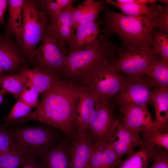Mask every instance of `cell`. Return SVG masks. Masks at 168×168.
<instances>
[{
  "label": "cell",
  "mask_w": 168,
  "mask_h": 168,
  "mask_svg": "<svg viewBox=\"0 0 168 168\" xmlns=\"http://www.w3.org/2000/svg\"><path fill=\"white\" fill-rule=\"evenodd\" d=\"M8 5V0H0V26L4 22V16Z\"/></svg>",
  "instance_id": "cell-38"
},
{
  "label": "cell",
  "mask_w": 168,
  "mask_h": 168,
  "mask_svg": "<svg viewBox=\"0 0 168 168\" xmlns=\"http://www.w3.org/2000/svg\"><path fill=\"white\" fill-rule=\"evenodd\" d=\"M147 74L154 86L168 88V64L161 59H157L150 67Z\"/></svg>",
  "instance_id": "cell-25"
},
{
  "label": "cell",
  "mask_w": 168,
  "mask_h": 168,
  "mask_svg": "<svg viewBox=\"0 0 168 168\" xmlns=\"http://www.w3.org/2000/svg\"><path fill=\"white\" fill-rule=\"evenodd\" d=\"M10 130L13 145L26 156H41L54 143L55 134L46 127H28Z\"/></svg>",
  "instance_id": "cell-5"
},
{
  "label": "cell",
  "mask_w": 168,
  "mask_h": 168,
  "mask_svg": "<svg viewBox=\"0 0 168 168\" xmlns=\"http://www.w3.org/2000/svg\"><path fill=\"white\" fill-rule=\"evenodd\" d=\"M2 38L0 36V41L2 40Z\"/></svg>",
  "instance_id": "cell-42"
},
{
  "label": "cell",
  "mask_w": 168,
  "mask_h": 168,
  "mask_svg": "<svg viewBox=\"0 0 168 168\" xmlns=\"http://www.w3.org/2000/svg\"></svg>",
  "instance_id": "cell-43"
},
{
  "label": "cell",
  "mask_w": 168,
  "mask_h": 168,
  "mask_svg": "<svg viewBox=\"0 0 168 168\" xmlns=\"http://www.w3.org/2000/svg\"><path fill=\"white\" fill-rule=\"evenodd\" d=\"M70 159L71 168H89L95 143L86 133L73 138Z\"/></svg>",
  "instance_id": "cell-16"
},
{
  "label": "cell",
  "mask_w": 168,
  "mask_h": 168,
  "mask_svg": "<svg viewBox=\"0 0 168 168\" xmlns=\"http://www.w3.org/2000/svg\"><path fill=\"white\" fill-rule=\"evenodd\" d=\"M152 49L155 55H160L162 61L168 62V36L167 34L158 30L153 32Z\"/></svg>",
  "instance_id": "cell-28"
},
{
  "label": "cell",
  "mask_w": 168,
  "mask_h": 168,
  "mask_svg": "<svg viewBox=\"0 0 168 168\" xmlns=\"http://www.w3.org/2000/svg\"><path fill=\"white\" fill-rule=\"evenodd\" d=\"M26 156L13 145L6 152L0 155V168H18L23 164Z\"/></svg>",
  "instance_id": "cell-26"
},
{
  "label": "cell",
  "mask_w": 168,
  "mask_h": 168,
  "mask_svg": "<svg viewBox=\"0 0 168 168\" xmlns=\"http://www.w3.org/2000/svg\"><path fill=\"white\" fill-rule=\"evenodd\" d=\"M109 61L99 63L82 77L83 86L100 101H108L119 91L125 77L110 66Z\"/></svg>",
  "instance_id": "cell-4"
},
{
  "label": "cell",
  "mask_w": 168,
  "mask_h": 168,
  "mask_svg": "<svg viewBox=\"0 0 168 168\" xmlns=\"http://www.w3.org/2000/svg\"><path fill=\"white\" fill-rule=\"evenodd\" d=\"M100 25L99 20L77 26L67 46V54L84 49L93 44L101 32Z\"/></svg>",
  "instance_id": "cell-15"
},
{
  "label": "cell",
  "mask_w": 168,
  "mask_h": 168,
  "mask_svg": "<svg viewBox=\"0 0 168 168\" xmlns=\"http://www.w3.org/2000/svg\"><path fill=\"white\" fill-rule=\"evenodd\" d=\"M43 2L45 9L49 17L56 14L60 9L57 3L54 0H44Z\"/></svg>",
  "instance_id": "cell-36"
},
{
  "label": "cell",
  "mask_w": 168,
  "mask_h": 168,
  "mask_svg": "<svg viewBox=\"0 0 168 168\" xmlns=\"http://www.w3.org/2000/svg\"><path fill=\"white\" fill-rule=\"evenodd\" d=\"M123 118L121 121L132 130L142 134L155 128L154 121L148 108L138 106L120 107Z\"/></svg>",
  "instance_id": "cell-13"
},
{
  "label": "cell",
  "mask_w": 168,
  "mask_h": 168,
  "mask_svg": "<svg viewBox=\"0 0 168 168\" xmlns=\"http://www.w3.org/2000/svg\"><path fill=\"white\" fill-rule=\"evenodd\" d=\"M117 51L116 46L109 38L101 35L87 48L67 54L63 74L82 78L101 62L110 61Z\"/></svg>",
  "instance_id": "cell-3"
},
{
  "label": "cell",
  "mask_w": 168,
  "mask_h": 168,
  "mask_svg": "<svg viewBox=\"0 0 168 168\" xmlns=\"http://www.w3.org/2000/svg\"><path fill=\"white\" fill-rule=\"evenodd\" d=\"M28 79L27 86L32 87L39 93H44L57 81L60 74L50 69L39 66L33 69H21Z\"/></svg>",
  "instance_id": "cell-17"
},
{
  "label": "cell",
  "mask_w": 168,
  "mask_h": 168,
  "mask_svg": "<svg viewBox=\"0 0 168 168\" xmlns=\"http://www.w3.org/2000/svg\"><path fill=\"white\" fill-rule=\"evenodd\" d=\"M39 92L32 87L27 86L23 91L18 100H21L32 108L37 107Z\"/></svg>",
  "instance_id": "cell-33"
},
{
  "label": "cell",
  "mask_w": 168,
  "mask_h": 168,
  "mask_svg": "<svg viewBox=\"0 0 168 168\" xmlns=\"http://www.w3.org/2000/svg\"><path fill=\"white\" fill-rule=\"evenodd\" d=\"M154 0H107L106 3L111 4L118 8L125 15L133 16H147L155 18L163 8L155 4Z\"/></svg>",
  "instance_id": "cell-14"
},
{
  "label": "cell",
  "mask_w": 168,
  "mask_h": 168,
  "mask_svg": "<svg viewBox=\"0 0 168 168\" xmlns=\"http://www.w3.org/2000/svg\"><path fill=\"white\" fill-rule=\"evenodd\" d=\"M118 57L109 62L111 68L128 76L147 74L157 55L153 54L152 48L138 49L123 46L117 51Z\"/></svg>",
  "instance_id": "cell-7"
},
{
  "label": "cell",
  "mask_w": 168,
  "mask_h": 168,
  "mask_svg": "<svg viewBox=\"0 0 168 168\" xmlns=\"http://www.w3.org/2000/svg\"><path fill=\"white\" fill-rule=\"evenodd\" d=\"M73 6L60 9L56 14L49 17V22L68 26L75 30V23L73 17Z\"/></svg>",
  "instance_id": "cell-30"
},
{
  "label": "cell",
  "mask_w": 168,
  "mask_h": 168,
  "mask_svg": "<svg viewBox=\"0 0 168 168\" xmlns=\"http://www.w3.org/2000/svg\"><path fill=\"white\" fill-rule=\"evenodd\" d=\"M47 23L45 14L32 1L24 0L22 13V49L30 58L34 57L35 47L41 41Z\"/></svg>",
  "instance_id": "cell-6"
},
{
  "label": "cell",
  "mask_w": 168,
  "mask_h": 168,
  "mask_svg": "<svg viewBox=\"0 0 168 168\" xmlns=\"http://www.w3.org/2000/svg\"><path fill=\"white\" fill-rule=\"evenodd\" d=\"M160 1L164 4H166L168 5V0H160Z\"/></svg>",
  "instance_id": "cell-41"
},
{
  "label": "cell",
  "mask_w": 168,
  "mask_h": 168,
  "mask_svg": "<svg viewBox=\"0 0 168 168\" xmlns=\"http://www.w3.org/2000/svg\"><path fill=\"white\" fill-rule=\"evenodd\" d=\"M100 100L88 89L81 86L75 110V123L77 134L83 135L94 117Z\"/></svg>",
  "instance_id": "cell-11"
},
{
  "label": "cell",
  "mask_w": 168,
  "mask_h": 168,
  "mask_svg": "<svg viewBox=\"0 0 168 168\" xmlns=\"http://www.w3.org/2000/svg\"><path fill=\"white\" fill-rule=\"evenodd\" d=\"M151 101L154 105L156 117L155 128L168 131V88L157 87L152 91Z\"/></svg>",
  "instance_id": "cell-18"
},
{
  "label": "cell",
  "mask_w": 168,
  "mask_h": 168,
  "mask_svg": "<svg viewBox=\"0 0 168 168\" xmlns=\"http://www.w3.org/2000/svg\"><path fill=\"white\" fill-rule=\"evenodd\" d=\"M27 82L26 76L21 69L18 74L3 76L0 78V92L3 94L9 93L17 99L27 87Z\"/></svg>",
  "instance_id": "cell-23"
},
{
  "label": "cell",
  "mask_w": 168,
  "mask_h": 168,
  "mask_svg": "<svg viewBox=\"0 0 168 168\" xmlns=\"http://www.w3.org/2000/svg\"><path fill=\"white\" fill-rule=\"evenodd\" d=\"M23 0H8L9 18L7 25L8 33L15 36L18 43L22 46V13Z\"/></svg>",
  "instance_id": "cell-22"
},
{
  "label": "cell",
  "mask_w": 168,
  "mask_h": 168,
  "mask_svg": "<svg viewBox=\"0 0 168 168\" xmlns=\"http://www.w3.org/2000/svg\"><path fill=\"white\" fill-rule=\"evenodd\" d=\"M95 143L89 168H116L120 163L111 143Z\"/></svg>",
  "instance_id": "cell-19"
},
{
  "label": "cell",
  "mask_w": 168,
  "mask_h": 168,
  "mask_svg": "<svg viewBox=\"0 0 168 168\" xmlns=\"http://www.w3.org/2000/svg\"><path fill=\"white\" fill-rule=\"evenodd\" d=\"M105 2L103 0L95 1L88 12L81 18L75 25V28L80 25L87 24L95 21L98 18L100 12L104 11Z\"/></svg>",
  "instance_id": "cell-31"
},
{
  "label": "cell",
  "mask_w": 168,
  "mask_h": 168,
  "mask_svg": "<svg viewBox=\"0 0 168 168\" xmlns=\"http://www.w3.org/2000/svg\"><path fill=\"white\" fill-rule=\"evenodd\" d=\"M41 157V167L45 168H71L70 160L64 148L60 146L53 145Z\"/></svg>",
  "instance_id": "cell-24"
},
{
  "label": "cell",
  "mask_w": 168,
  "mask_h": 168,
  "mask_svg": "<svg viewBox=\"0 0 168 168\" xmlns=\"http://www.w3.org/2000/svg\"><path fill=\"white\" fill-rule=\"evenodd\" d=\"M152 160L153 163L149 168H168V151L154 146Z\"/></svg>",
  "instance_id": "cell-32"
},
{
  "label": "cell",
  "mask_w": 168,
  "mask_h": 168,
  "mask_svg": "<svg viewBox=\"0 0 168 168\" xmlns=\"http://www.w3.org/2000/svg\"><path fill=\"white\" fill-rule=\"evenodd\" d=\"M32 108L18 100L13 106L8 114L4 118L5 123L0 125L4 127L21 122L32 112Z\"/></svg>",
  "instance_id": "cell-27"
},
{
  "label": "cell",
  "mask_w": 168,
  "mask_h": 168,
  "mask_svg": "<svg viewBox=\"0 0 168 168\" xmlns=\"http://www.w3.org/2000/svg\"><path fill=\"white\" fill-rule=\"evenodd\" d=\"M3 94L0 92V104L2 102L3 100Z\"/></svg>",
  "instance_id": "cell-40"
},
{
  "label": "cell",
  "mask_w": 168,
  "mask_h": 168,
  "mask_svg": "<svg viewBox=\"0 0 168 168\" xmlns=\"http://www.w3.org/2000/svg\"><path fill=\"white\" fill-rule=\"evenodd\" d=\"M80 86L59 79L44 93L36 109L21 122L35 120L70 133L75 123V110Z\"/></svg>",
  "instance_id": "cell-1"
},
{
  "label": "cell",
  "mask_w": 168,
  "mask_h": 168,
  "mask_svg": "<svg viewBox=\"0 0 168 168\" xmlns=\"http://www.w3.org/2000/svg\"><path fill=\"white\" fill-rule=\"evenodd\" d=\"M35 157L33 155L26 156L21 168H41L36 161Z\"/></svg>",
  "instance_id": "cell-37"
},
{
  "label": "cell",
  "mask_w": 168,
  "mask_h": 168,
  "mask_svg": "<svg viewBox=\"0 0 168 168\" xmlns=\"http://www.w3.org/2000/svg\"><path fill=\"white\" fill-rule=\"evenodd\" d=\"M144 142L138 150L127 154V157L116 168H147L152 160L154 146Z\"/></svg>",
  "instance_id": "cell-21"
},
{
  "label": "cell",
  "mask_w": 168,
  "mask_h": 168,
  "mask_svg": "<svg viewBox=\"0 0 168 168\" xmlns=\"http://www.w3.org/2000/svg\"><path fill=\"white\" fill-rule=\"evenodd\" d=\"M110 142L114 151L120 160L124 154L133 151L134 147H140L144 143L139 133L128 128L119 120Z\"/></svg>",
  "instance_id": "cell-12"
},
{
  "label": "cell",
  "mask_w": 168,
  "mask_h": 168,
  "mask_svg": "<svg viewBox=\"0 0 168 168\" xmlns=\"http://www.w3.org/2000/svg\"><path fill=\"white\" fill-rule=\"evenodd\" d=\"M41 41L40 47L36 49L34 56L39 64V66L60 74H63L67 46L45 30Z\"/></svg>",
  "instance_id": "cell-9"
},
{
  "label": "cell",
  "mask_w": 168,
  "mask_h": 168,
  "mask_svg": "<svg viewBox=\"0 0 168 168\" xmlns=\"http://www.w3.org/2000/svg\"><path fill=\"white\" fill-rule=\"evenodd\" d=\"M104 26L101 32L109 38L116 33L124 46L138 49L152 48L154 29L157 27V16L152 19L147 16H133L112 12L105 8Z\"/></svg>",
  "instance_id": "cell-2"
},
{
  "label": "cell",
  "mask_w": 168,
  "mask_h": 168,
  "mask_svg": "<svg viewBox=\"0 0 168 168\" xmlns=\"http://www.w3.org/2000/svg\"><path fill=\"white\" fill-rule=\"evenodd\" d=\"M23 62L16 47L2 39L0 41V70L6 72L16 70L20 68Z\"/></svg>",
  "instance_id": "cell-20"
},
{
  "label": "cell",
  "mask_w": 168,
  "mask_h": 168,
  "mask_svg": "<svg viewBox=\"0 0 168 168\" xmlns=\"http://www.w3.org/2000/svg\"><path fill=\"white\" fill-rule=\"evenodd\" d=\"M13 145L10 130L0 126V155L6 152Z\"/></svg>",
  "instance_id": "cell-34"
},
{
  "label": "cell",
  "mask_w": 168,
  "mask_h": 168,
  "mask_svg": "<svg viewBox=\"0 0 168 168\" xmlns=\"http://www.w3.org/2000/svg\"><path fill=\"white\" fill-rule=\"evenodd\" d=\"M75 1L74 0H56L55 2L58 5L60 9L68 7L72 5Z\"/></svg>",
  "instance_id": "cell-39"
},
{
  "label": "cell",
  "mask_w": 168,
  "mask_h": 168,
  "mask_svg": "<svg viewBox=\"0 0 168 168\" xmlns=\"http://www.w3.org/2000/svg\"><path fill=\"white\" fill-rule=\"evenodd\" d=\"M119 120L114 116L113 106L108 101H100L86 130H89L94 143H109L113 139Z\"/></svg>",
  "instance_id": "cell-10"
},
{
  "label": "cell",
  "mask_w": 168,
  "mask_h": 168,
  "mask_svg": "<svg viewBox=\"0 0 168 168\" xmlns=\"http://www.w3.org/2000/svg\"><path fill=\"white\" fill-rule=\"evenodd\" d=\"M95 2V1L94 0H86L77 7H73L72 12L75 25L79 20L88 12Z\"/></svg>",
  "instance_id": "cell-35"
},
{
  "label": "cell",
  "mask_w": 168,
  "mask_h": 168,
  "mask_svg": "<svg viewBox=\"0 0 168 168\" xmlns=\"http://www.w3.org/2000/svg\"><path fill=\"white\" fill-rule=\"evenodd\" d=\"M142 140L153 146L164 147L168 151V132H164L155 128L143 134Z\"/></svg>",
  "instance_id": "cell-29"
},
{
  "label": "cell",
  "mask_w": 168,
  "mask_h": 168,
  "mask_svg": "<svg viewBox=\"0 0 168 168\" xmlns=\"http://www.w3.org/2000/svg\"><path fill=\"white\" fill-rule=\"evenodd\" d=\"M144 75L125 77L117 98L120 107L138 106L147 108L154 85L150 77Z\"/></svg>",
  "instance_id": "cell-8"
}]
</instances>
